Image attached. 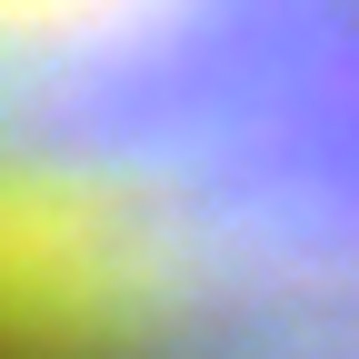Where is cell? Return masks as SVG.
I'll return each mask as SVG.
<instances>
[{"label": "cell", "mask_w": 359, "mask_h": 359, "mask_svg": "<svg viewBox=\"0 0 359 359\" xmlns=\"http://www.w3.org/2000/svg\"><path fill=\"white\" fill-rule=\"evenodd\" d=\"M309 299H359V30L330 50L320 90L290 110L280 140L160 240L120 359L200 320Z\"/></svg>", "instance_id": "6da1fadb"}, {"label": "cell", "mask_w": 359, "mask_h": 359, "mask_svg": "<svg viewBox=\"0 0 359 359\" xmlns=\"http://www.w3.org/2000/svg\"><path fill=\"white\" fill-rule=\"evenodd\" d=\"M130 359H359V299H309V309H240V320L170 330Z\"/></svg>", "instance_id": "7a4b0ae2"}]
</instances>
